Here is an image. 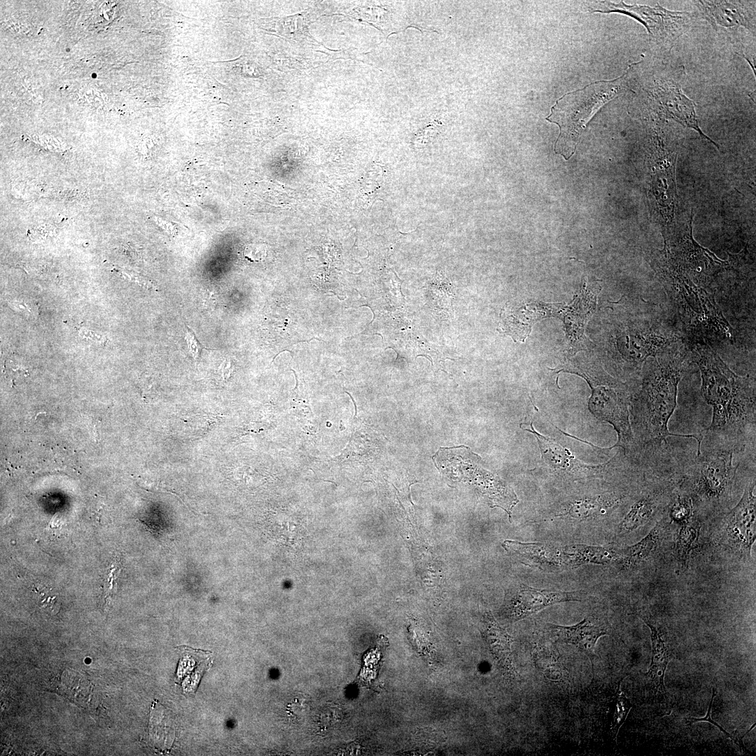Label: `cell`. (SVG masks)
<instances>
[{"label":"cell","mask_w":756,"mask_h":756,"mask_svg":"<svg viewBox=\"0 0 756 756\" xmlns=\"http://www.w3.org/2000/svg\"><path fill=\"white\" fill-rule=\"evenodd\" d=\"M631 706L630 700L620 690L619 687L615 699L613 720L612 722V731L614 732L615 736L617 734L620 727L624 722Z\"/></svg>","instance_id":"44dd1931"},{"label":"cell","mask_w":756,"mask_h":756,"mask_svg":"<svg viewBox=\"0 0 756 756\" xmlns=\"http://www.w3.org/2000/svg\"><path fill=\"white\" fill-rule=\"evenodd\" d=\"M548 629L559 640L578 647L592 659L598 639L607 634V631L588 617L573 626L547 624Z\"/></svg>","instance_id":"4fadbf2b"},{"label":"cell","mask_w":756,"mask_h":756,"mask_svg":"<svg viewBox=\"0 0 756 756\" xmlns=\"http://www.w3.org/2000/svg\"><path fill=\"white\" fill-rule=\"evenodd\" d=\"M696 526L687 522L682 524L679 531L676 550L682 563L687 562L698 539L699 531Z\"/></svg>","instance_id":"d6986e66"},{"label":"cell","mask_w":756,"mask_h":756,"mask_svg":"<svg viewBox=\"0 0 756 756\" xmlns=\"http://www.w3.org/2000/svg\"><path fill=\"white\" fill-rule=\"evenodd\" d=\"M626 74L612 80L593 83L566 94L556 102L546 120L559 127L554 146L556 153L566 160L572 156L590 118L604 104L627 88Z\"/></svg>","instance_id":"277c9868"},{"label":"cell","mask_w":756,"mask_h":756,"mask_svg":"<svg viewBox=\"0 0 756 756\" xmlns=\"http://www.w3.org/2000/svg\"><path fill=\"white\" fill-rule=\"evenodd\" d=\"M597 3V2H596ZM593 12H617L628 15L639 21L648 32L657 38H674L688 27L687 13L666 10L659 4L654 7L643 5H626L624 2L601 1Z\"/></svg>","instance_id":"52a82bcc"},{"label":"cell","mask_w":756,"mask_h":756,"mask_svg":"<svg viewBox=\"0 0 756 756\" xmlns=\"http://www.w3.org/2000/svg\"><path fill=\"white\" fill-rule=\"evenodd\" d=\"M715 695H716V692H715V688H713V690H712V696H711V699H710V702L709 703V706H708V710H707V713H706V715H705L704 717H702V718H693V717H692V718H688V719H687V722H689V724H693V723H695V722H710V724H712L715 725V727H716L717 728H718V729H720V731H721V732H722V733H723V734H724V735H725V736H726L727 737H728V738H729L730 739H732V741H734V742L735 743H736V744H737V745H738V746H739V747H740V748H741V749H742V750H743L744 752H748V750H747V749L746 748L745 746L743 745V737H744V736H746V734H748V732H749L750 731H751V730H752V729H753V728H754V727H755V724H753V725H752V727H750V729H749V730H748V732H746V734H744V735H743V736L742 737H739V736H734V735H732V734H730L729 733H728V732H727L726 730H724V729H723V728H722V727H721V726H720V724H718V723H717L716 722H715V721H714V720H713V719H712V718H711V710H712L713 704V701H714V699H715Z\"/></svg>","instance_id":"7402d4cb"},{"label":"cell","mask_w":756,"mask_h":756,"mask_svg":"<svg viewBox=\"0 0 756 756\" xmlns=\"http://www.w3.org/2000/svg\"><path fill=\"white\" fill-rule=\"evenodd\" d=\"M655 270L687 335L688 344L732 341L734 329L710 293L664 255L657 259Z\"/></svg>","instance_id":"3957f363"},{"label":"cell","mask_w":756,"mask_h":756,"mask_svg":"<svg viewBox=\"0 0 756 756\" xmlns=\"http://www.w3.org/2000/svg\"><path fill=\"white\" fill-rule=\"evenodd\" d=\"M648 95L654 112L695 130L701 136L718 147L702 132L698 123L696 104L683 93L678 83L673 80H655L648 91Z\"/></svg>","instance_id":"ba28073f"},{"label":"cell","mask_w":756,"mask_h":756,"mask_svg":"<svg viewBox=\"0 0 756 756\" xmlns=\"http://www.w3.org/2000/svg\"><path fill=\"white\" fill-rule=\"evenodd\" d=\"M523 429L536 435L544 460L556 470L566 472L570 475H597L603 474L610 466L611 460L597 465L584 464L575 458L567 449L561 447L551 438L538 433L533 424H523Z\"/></svg>","instance_id":"7c38bea8"},{"label":"cell","mask_w":756,"mask_h":756,"mask_svg":"<svg viewBox=\"0 0 756 756\" xmlns=\"http://www.w3.org/2000/svg\"><path fill=\"white\" fill-rule=\"evenodd\" d=\"M740 1H698L701 8L709 21L724 27L743 26L755 31V18L750 16Z\"/></svg>","instance_id":"5bb4252c"},{"label":"cell","mask_w":756,"mask_h":756,"mask_svg":"<svg viewBox=\"0 0 756 756\" xmlns=\"http://www.w3.org/2000/svg\"><path fill=\"white\" fill-rule=\"evenodd\" d=\"M155 220L156 221V223L168 234H173L174 233L175 230L172 223H168L159 218H155Z\"/></svg>","instance_id":"484cf974"},{"label":"cell","mask_w":756,"mask_h":756,"mask_svg":"<svg viewBox=\"0 0 756 756\" xmlns=\"http://www.w3.org/2000/svg\"><path fill=\"white\" fill-rule=\"evenodd\" d=\"M218 372L223 380H227L232 374V363L229 359H225L218 368Z\"/></svg>","instance_id":"d4e9b609"},{"label":"cell","mask_w":756,"mask_h":756,"mask_svg":"<svg viewBox=\"0 0 756 756\" xmlns=\"http://www.w3.org/2000/svg\"><path fill=\"white\" fill-rule=\"evenodd\" d=\"M223 415L214 413H200L192 415L184 422L193 435L201 437L208 433L221 420Z\"/></svg>","instance_id":"ffe728a7"},{"label":"cell","mask_w":756,"mask_h":756,"mask_svg":"<svg viewBox=\"0 0 756 756\" xmlns=\"http://www.w3.org/2000/svg\"><path fill=\"white\" fill-rule=\"evenodd\" d=\"M659 524H657L641 540L636 544L626 547L620 554V559L624 566L634 567L646 560L655 550L660 536Z\"/></svg>","instance_id":"ac0fdd59"},{"label":"cell","mask_w":756,"mask_h":756,"mask_svg":"<svg viewBox=\"0 0 756 756\" xmlns=\"http://www.w3.org/2000/svg\"><path fill=\"white\" fill-rule=\"evenodd\" d=\"M580 601L579 592L538 589L519 584L506 592L503 609L510 621L517 622L559 603Z\"/></svg>","instance_id":"9c48e42d"},{"label":"cell","mask_w":756,"mask_h":756,"mask_svg":"<svg viewBox=\"0 0 756 756\" xmlns=\"http://www.w3.org/2000/svg\"><path fill=\"white\" fill-rule=\"evenodd\" d=\"M755 507L754 475L747 484L741 500L727 516L729 537L748 553L755 540Z\"/></svg>","instance_id":"8fae6325"},{"label":"cell","mask_w":756,"mask_h":756,"mask_svg":"<svg viewBox=\"0 0 756 756\" xmlns=\"http://www.w3.org/2000/svg\"><path fill=\"white\" fill-rule=\"evenodd\" d=\"M484 636L492 653L503 666L510 668L512 638L489 615H486L484 618Z\"/></svg>","instance_id":"e0dca14e"},{"label":"cell","mask_w":756,"mask_h":756,"mask_svg":"<svg viewBox=\"0 0 756 756\" xmlns=\"http://www.w3.org/2000/svg\"><path fill=\"white\" fill-rule=\"evenodd\" d=\"M622 498V496L614 493H606L578 500L572 503L567 510L558 516L578 520L594 518L619 506Z\"/></svg>","instance_id":"2e32d148"},{"label":"cell","mask_w":756,"mask_h":756,"mask_svg":"<svg viewBox=\"0 0 756 756\" xmlns=\"http://www.w3.org/2000/svg\"><path fill=\"white\" fill-rule=\"evenodd\" d=\"M186 328L185 340L188 346V351L197 366L200 361L202 350L204 349V346L197 340L195 332L188 326H186Z\"/></svg>","instance_id":"603a6c76"},{"label":"cell","mask_w":756,"mask_h":756,"mask_svg":"<svg viewBox=\"0 0 756 756\" xmlns=\"http://www.w3.org/2000/svg\"><path fill=\"white\" fill-rule=\"evenodd\" d=\"M688 358L699 366L701 391L713 409L710 426L701 431L706 449L742 451L755 442V379L735 374L706 343L688 344Z\"/></svg>","instance_id":"6da1fadb"},{"label":"cell","mask_w":756,"mask_h":756,"mask_svg":"<svg viewBox=\"0 0 756 756\" xmlns=\"http://www.w3.org/2000/svg\"><path fill=\"white\" fill-rule=\"evenodd\" d=\"M734 451L700 448L696 456L682 460L683 489L708 505H718L728 498L739 463L733 464Z\"/></svg>","instance_id":"5b68a950"},{"label":"cell","mask_w":756,"mask_h":756,"mask_svg":"<svg viewBox=\"0 0 756 756\" xmlns=\"http://www.w3.org/2000/svg\"><path fill=\"white\" fill-rule=\"evenodd\" d=\"M503 547L522 563L545 571L573 567L568 546L505 540Z\"/></svg>","instance_id":"30bf717a"},{"label":"cell","mask_w":756,"mask_h":756,"mask_svg":"<svg viewBox=\"0 0 756 756\" xmlns=\"http://www.w3.org/2000/svg\"><path fill=\"white\" fill-rule=\"evenodd\" d=\"M28 233L32 240H43L53 237L55 233V227L50 224H43L30 229Z\"/></svg>","instance_id":"cb8c5ba5"},{"label":"cell","mask_w":756,"mask_h":756,"mask_svg":"<svg viewBox=\"0 0 756 756\" xmlns=\"http://www.w3.org/2000/svg\"><path fill=\"white\" fill-rule=\"evenodd\" d=\"M591 386V385H590ZM620 382L612 379L596 387L591 386L590 411L598 419L610 424L617 433L614 447H621L626 456L641 451L637 446L629 419L631 393Z\"/></svg>","instance_id":"8992f818"},{"label":"cell","mask_w":756,"mask_h":756,"mask_svg":"<svg viewBox=\"0 0 756 756\" xmlns=\"http://www.w3.org/2000/svg\"><path fill=\"white\" fill-rule=\"evenodd\" d=\"M684 346L660 356L649 358L639 375L640 388L631 395L633 433L636 443L643 449L648 445L668 444L667 438L678 436L699 438L698 433H671L668 423L677 404L678 384L687 360Z\"/></svg>","instance_id":"7a4b0ae2"},{"label":"cell","mask_w":756,"mask_h":756,"mask_svg":"<svg viewBox=\"0 0 756 756\" xmlns=\"http://www.w3.org/2000/svg\"><path fill=\"white\" fill-rule=\"evenodd\" d=\"M643 620L650 628L652 645V661L647 676L652 688L665 696L664 676L671 652L657 628L646 618Z\"/></svg>","instance_id":"9a60e30c"}]
</instances>
